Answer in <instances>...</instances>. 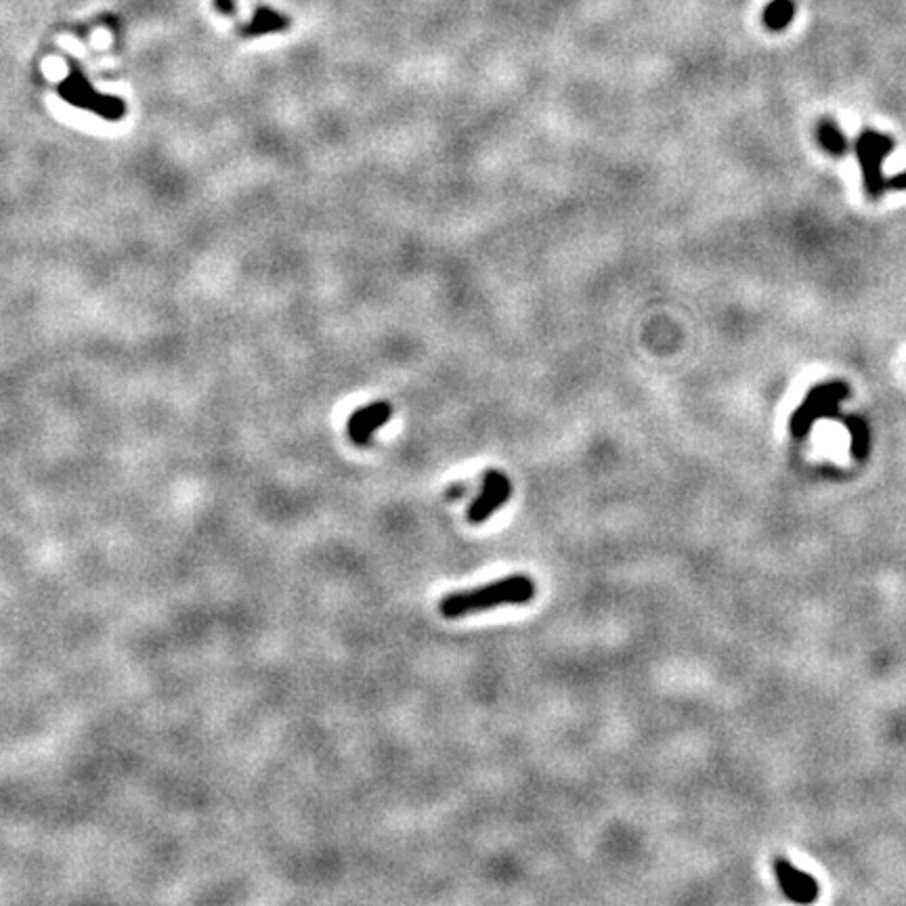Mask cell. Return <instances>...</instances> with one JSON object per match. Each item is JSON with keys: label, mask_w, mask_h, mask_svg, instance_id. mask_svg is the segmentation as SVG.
<instances>
[{"label": "cell", "mask_w": 906, "mask_h": 906, "mask_svg": "<svg viewBox=\"0 0 906 906\" xmlns=\"http://www.w3.org/2000/svg\"><path fill=\"white\" fill-rule=\"evenodd\" d=\"M288 28H290V19L286 15L277 13L273 9H267V7H261L242 32H244V36H263V34L284 32Z\"/></svg>", "instance_id": "8"}, {"label": "cell", "mask_w": 906, "mask_h": 906, "mask_svg": "<svg viewBox=\"0 0 906 906\" xmlns=\"http://www.w3.org/2000/svg\"><path fill=\"white\" fill-rule=\"evenodd\" d=\"M854 151L862 168L867 196L871 200L881 198L888 189V179L883 177V160L892 156L894 139L877 131H862L854 143Z\"/></svg>", "instance_id": "3"}, {"label": "cell", "mask_w": 906, "mask_h": 906, "mask_svg": "<svg viewBox=\"0 0 906 906\" xmlns=\"http://www.w3.org/2000/svg\"><path fill=\"white\" fill-rule=\"evenodd\" d=\"M535 598V584L527 575H510L479 586L468 592H453L439 602V613L445 619H460L466 615L491 611L506 604H527Z\"/></svg>", "instance_id": "1"}, {"label": "cell", "mask_w": 906, "mask_h": 906, "mask_svg": "<svg viewBox=\"0 0 906 906\" xmlns=\"http://www.w3.org/2000/svg\"><path fill=\"white\" fill-rule=\"evenodd\" d=\"M816 141L833 158H844L848 154V139H846L844 131L839 128V124L831 118L818 122Z\"/></svg>", "instance_id": "7"}, {"label": "cell", "mask_w": 906, "mask_h": 906, "mask_svg": "<svg viewBox=\"0 0 906 906\" xmlns=\"http://www.w3.org/2000/svg\"><path fill=\"white\" fill-rule=\"evenodd\" d=\"M841 422H844L850 430L852 437V456L856 460H865L869 447H871V430L869 424L862 420L860 416H841Z\"/></svg>", "instance_id": "9"}, {"label": "cell", "mask_w": 906, "mask_h": 906, "mask_svg": "<svg viewBox=\"0 0 906 906\" xmlns=\"http://www.w3.org/2000/svg\"><path fill=\"white\" fill-rule=\"evenodd\" d=\"M217 9H221L227 15H233L235 13V3H233V0H217Z\"/></svg>", "instance_id": "12"}, {"label": "cell", "mask_w": 906, "mask_h": 906, "mask_svg": "<svg viewBox=\"0 0 906 906\" xmlns=\"http://www.w3.org/2000/svg\"><path fill=\"white\" fill-rule=\"evenodd\" d=\"M795 17V3L793 0H772L764 9V26L772 32H781Z\"/></svg>", "instance_id": "10"}, {"label": "cell", "mask_w": 906, "mask_h": 906, "mask_svg": "<svg viewBox=\"0 0 906 906\" xmlns=\"http://www.w3.org/2000/svg\"><path fill=\"white\" fill-rule=\"evenodd\" d=\"M774 869H776V879H779L783 892L793 902L808 904V902L816 900L818 886H816V881L810 875L797 871L793 865H789V862L783 860V858H776Z\"/></svg>", "instance_id": "6"}, {"label": "cell", "mask_w": 906, "mask_h": 906, "mask_svg": "<svg viewBox=\"0 0 906 906\" xmlns=\"http://www.w3.org/2000/svg\"><path fill=\"white\" fill-rule=\"evenodd\" d=\"M510 495H512V483L506 474L500 470H489L483 477V487H481L479 498L474 500L468 508V514H466L468 521L472 525L485 523L510 500Z\"/></svg>", "instance_id": "4"}, {"label": "cell", "mask_w": 906, "mask_h": 906, "mask_svg": "<svg viewBox=\"0 0 906 906\" xmlns=\"http://www.w3.org/2000/svg\"><path fill=\"white\" fill-rule=\"evenodd\" d=\"M391 418H393V405L388 401H374L370 405H363L357 409V412L351 414V418L347 422L349 439L359 447L370 445L374 435L382 426L391 422Z\"/></svg>", "instance_id": "5"}, {"label": "cell", "mask_w": 906, "mask_h": 906, "mask_svg": "<svg viewBox=\"0 0 906 906\" xmlns=\"http://www.w3.org/2000/svg\"><path fill=\"white\" fill-rule=\"evenodd\" d=\"M888 189H906V172H900V175L888 179Z\"/></svg>", "instance_id": "11"}, {"label": "cell", "mask_w": 906, "mask_h": 906, "mask_svg": "<svg viewBox=\"0 0 906 906\" xmlns=\"http://www.w3.org/2000/svg\"><path fill=\"white\" fill-rule=\"evenodd\" d=\"M848 395L850 386L846 382L816 384L791 416L793 437L804 439L812 430V426L823 418H841L839 405Z\"/></svg>", "instance_id": "2"}]
</instances>
